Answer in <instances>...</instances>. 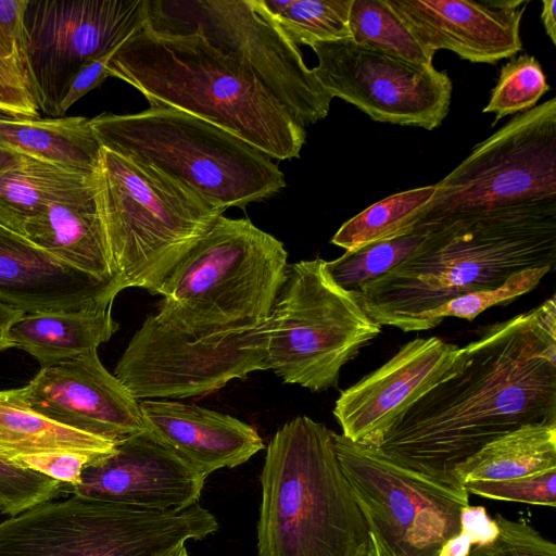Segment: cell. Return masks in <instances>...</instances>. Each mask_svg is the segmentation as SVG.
<instances>
[{"label":"cell","mask_w":556,"mask_h":556,"mask_svg":"<svg viewBox=\"0 0 556 556\" xmlns=\"http://www.w3.org/2000/svg\"><path fill=\"white\" fill-rule=\"evenodd\" d=\"M528 424H556V304L488 327L455 370L410 406L377 448L445 484L489 442Z\"/></svg>","instance_id":"1"},{"label":"cell","mask_w":556,"mask_h":556,"mask_svg":"<svg viewBox=\"0 0 556 556\" xmlns=\"http://www.w3.org/2000/svg\"><path fill=\"white\" fill-rule=\"evenodd\" d=\"M109 76L139 90L151 106L204 119L276 160L299 157L306 130L260 78L198 34L142 28L108 62Z\"/></svg>","instance_id":"2"},{"label":"cell","mask_w":556,"mask_h":556,"mask_svg":"<svg viewBox=\"0 0 556 556\" xmlns=\"http://www.w3.org/2000/svg\"><path fill=\"white\" fill-rule=\"evenodd\" d=\"M555 264L556 214L493 215L426 232L402 263L353 292L375 323L404 331L416 315L458 295Z\"/></svg>","instance_id":"3"},{"label":"cell","mask_w":556,"mask_h":556,"mask_svg":"<svg viewBox=\"0 0 556 556\" xmlns=\"http://www.w3.org/2000/svg\"><path fill=\"white\" fill-rule=\"evenodd\" d=\"M332 433L298 416L269 441L261 473L260 556L368 555L367 527Z\"/></svg>","instance_id":"4"},{"label":"cell","mask_w":556,"mask_h":556,"mask_svg":"<svg viewBox=\"0 0 556 556\" xmlns=\"http://www.w3.org/2000/svg\"><path fill=\"white\" fill-rule=\"evenodd\" d=\"M101 148L129 159L227 210L286 187L271 159L235 135L186 112L150 106L89 118Z\"/></svg>","instance_id":"5"},{"label":"cell","mask_w":556,"mask_h":556,"mask_svg":"<svg viewBox=\"0 0 556 556\" xmlns=\"http://www.w3.org/2000/svg\"><path fill=\"white\" fill-rule=\"evenodd\" d=\"M283 243L249 218L220 215L166 280L154 316L195 332L257 328L287 279Z\"/></svg>","instance_id":"6"},{"label":"cell","mask_w":556,"mask_h":556,"mask_svg":"<svg viewBox=\"0 0 556 556\" xmlns=\"http://www.w3.org/2000/svg\"><path fill=\"white\" fill-rule=\"evenodd\" d=\"M96 177L119 291L137 287L161 294L174 268L224 211L155 170L103 148Z\"/></svg>","instance_id":"7"},{"label":"cell","mask_w":556,"mask_h":556,"mask_svg":"<svg viewBox=\"0 0 556 556\" xmlns=\"http://www.w3.org/2000/svg\"><path fill=\"white\" fill-rule=\"evenodd\" d=\"M434 186L410 232L493 215L556 214V98L517 114Z\"/></svg>","instance_id":"8"},{"label":"cell","mask_w":556,"mask_h":556,"mask_svg":"<svg viewBox=\"0 0 556 556\" xmlns=\"http://www.w3.org/2000/svg\"><path fill=\"white\" fill-rule=\"evenodd\" d=\"M217 529L199 504L166 513L72 494L0 522V556H168Z\"/></svg>","instance_id":"9"},{"label":"cell","mask_w":556,"mask_h":556,"mask_svg":"<svg viewBox=\"0 0 556 556\" xmlns=\"http://www.w3.org/2000/svg\"><path fill=\"white\" fill-rule=\"evenodd\" d=\"M265 328L268 368L313 392L334 388L342 367L381 332L321 258L288 265Z\"/></svg>","instance_id":"10"},{"label":"cell","mask_w":556,"mask_h":556,"mask_svg":"<svg viewBox=\"0 0 556 556\" xmlns=\"http://www.w3.org/2000/svg\"><path fill=\"white\" fill-rule=\"evenodd\" d=\"M332 437L367 527V556H439L460 530V511L469 505L465 488L405 467L377 447Z\"/></svg>","instance_id":"11"},{"label":"cell","mask_w":556,"mask_h":556,"mask_svg":"<svg viewBox=\"0 0 556 556\" xmlns=\"http://www.w3.org/2000/svg\"><path fill=\"white\" fill-rule=\"evenodd\" d=\"M143 27L200 35L250 68L303 128L328 115L333 98L256 0H147Z\"/></svg>","instance_id":"12"},{"label":"cell","mask_w":556,"mask_h":556,"mask_svg":"<svg viewBox=\"0 0 556 556\" xmlns=\"http://www.w3.org/2000/svg\"><path fill=\"white\" fill-rule=\"evenodd\" d=\"M267 369L265 324L250 330L202 333L152 314L128 342L114 376L137 400L186 399Z\"/></svg>","instance_id":"13"},{"label":"cell","mask_w":556,"mask_h":556,"mask_svg":"<svg viewBox=\"0 0 556 556\" xmlns=\"http://www.w3.org/2000/svg\"><path fill=\"white\" fill-rule=\"evenodd\" d=\"M324 89L371 119L432 130L446 117L453 85L446 72L343 39L311 46Z\"/></svg>","instance_id":"14"},{"label":"cell","mask_w":556,"mask_h":556,"mask_svg":"<svg viewBox=\"0 0 556 556\" xmlns=\"http://www.w3.org/2000/svg\"><path fill=\"white\" fill-rule=\"evenodd\" d=\"M146 18L147 0H28L27 50L40 112L56 117L72 77L118 49Z\"/></svg>","instance_id":"15"},{"label":"cell","mask_w":556,"mask_h":556,"mask_svg":"<svg viewBox=\"0 0 556 556\" xmlns=\"http://www.w3.org/2000/svg\"><path fill=\"white\" fill-rule=\"evenodd\" d=\"M460 351L438 337L405 343L387 363L341 392L333 415L342 435L378 447L396 420L455 370Z\"/></svg>","instance_id":"16"},{"label":"cell","mask_w":556,"mask_h":556,"mask_svg":"<svg viewBox=\"0 0 556 556\" xmlns=\"http://www.w3.org/2000/svg\"><path fill=\"white\" fill-rule=\"evenodd\" d=\"M206 477L149 430L115 443L87 464L68 493L122 505L176 513L198 504Z\"/></svg>","instance_id":"17"},{"label":"cell","mask_w":556,"mask_h":556,"mask_svg":"<svg viewBox=\"0 0 556 556\" xmlns=\"http://www.w3.org/2000/svg\"><path fill=\"white\" fill-rule=\"evenodd\" d=\"M25 402L65 427L118 442L147 430L137 399L101 363L98 350L40 368Z\"/></svg>","instance_id":"18"},{"label":"cell","mask_w":556,"mask_h":556,"mask_svg":"<svg viewBox=\"0 0 556 556\" xmlns=\"http://www.w3.org/2000/svg\"><path fill=\"white\" fill-rule=\"evenodd\" d=\"M433 56L450 50L472 63L495 64L522 50L525 0H386Z\"/></svg>","instance_id":"19"},{"label":"cell","mask_w":556,"mask_h":556,"mask_svg":"<svg viewBox=\"0 0 556 556\" xmlns=\"http://www.w3.org/2000/svg\"><path fill=\"white\" fill-rule=\"evenodd\" d=\"M119 292L0 226V303L31 314L113 303Z\"/></svg>","instance_id":"20"},{"label":"cell","mask_w":556,"mask_h":556,"mask_svg":"<svg viewBox=\"0 0 556 556\" xmlns=\"http://www.w3.org/2000/svg\"><path fill=\"white\" fill-rule=\"evenodd\" d=\"M139 406L147 430L205 477L237 467L265 447L252 426L227 414L162 400Z\"/></svg>","instance_id":"21"},{"label":"cell","mask_w":556,"mask_h":556,"mask_svg":"<svg viewBox=\"0 0 556 556\" xmlns=\"http://www.w3.org/2000/svg\"><path fill=\"white\" fill-rule=\"evenodd\" d=\"M24 238L71 267L117 286L99 210L97 177L92 185L49 204L30 219Z\"/></svg>","instance_id":"22"},{"label":"cell","mask_w":556,"mask_h":556,"mask_svg":"<svg viewBox=\"0 0 556 556\" xmlns=\"http://www.w3.org/2000/svg\"><path fill=\"white\" fill-rule=\"evenodd\" d=\"M117 329L112 303H98L24 314L10 328L8 339L11 348L27 352L43 368L98 350Z\"/></svg>","instance_id":"23"},{"label":"cell","mask_w":556,"mask_h":556,"mask_svg":"<svg viewBox=\"0 0 556 556\" xmlns=\"http://www.w3.org/2000/svg\"><path fill=\"white\" fill-rule=\"evenodd\" d=\"M96 173L25 156L0 174V226L24 237L30 219L49 204L92 185Z\"/></svg>","instance_id":"24"},{"label":"cell","mask_w":556,"mask_h":556,"mask_svg":"<svg viewBox=\"0 0 556 556\" xmlns=\"http://www.w3.org/2000/svg\"><path fill=\"white\" fill-rule=\"evenodd\" d=\"M0 147L96 173L101 146L84 116L22 118L0 114Z\"/></svg>","instance_id":"25"},{"label":"cell","mask_w":556,"mask_h":556,"mask_svg":"<svg viewBox=\"0 0 556 556\" xmlns=\"http://www.w3.org/2000/svg\"><path fill=\"white\" fill-rule=\"evenodd\" d=\"M116 442L60 425L35 412L25 402L22 389L0 390V458L46 452H78L101 457Z\"/></svg>","instance_id":"26"},{"label":"cell","mask_w":556,"mask_h":556,"mask_svg":"<svg viewBox=\"0 0 556 556\" xmlns=\"http://www.w3.org/2000/svg\"><path fill=\"white\" fill-rule=\"evenodd\" d=\"M556 468V424L523 425L489 442L455 469L457 481H500Z\"/></svg>","instance_id":"27"},{"label":"cell","mask_w":556,"mask_h":556,"mask_svg":"<svg viewBox=\"0 0 556 556\" xmlns=\"http://www.w3.org/2000/svg\"><path fill=\"white\" fill-rule=\"evenodd\" d=\"M435 186H425L389 195L348 222L331 239V243L345 251L393 239L410 232V223L430 201Z\"/></svg>","instance_id":"28"},{"label":"cell","mask_w":556,"mask_h":556,"mask_svg":"<svg viewBox=\"0 0 556 556\" xmlns=\"http://www.w3.org/2000/svg\"><path fill=\"white\" fill-rule=\"evenodd\" d=\"M294 45L312 46L350 37L352 0H256Z\"/></svg>","instance_id":"29"},{"label":"cell","mask_w":556,"mask_h":556,"mask_svg":"<svg viewBox=\"0 0 556 556\" xmlns=\"http://www.w3.org/2000/svg\"><path fill=\"white\" fill-rule=\"evenodd\" d=\"M349 29L358 45L413 63L432 64L433 56L386 0H352Z\"/></svg>","instance_id":"30"},{"label":"cell","mask_w":556,"mask_h":556,"mask_svg":"<svg viewBox=\"0 0 556 556\" xmlns=\"http://www.w3.org/2000/svg\"><path fill=\"white\" fill-rule=\"evenodd\" d=\"M554 268L536 267L518 271L496 288L458 295L432 309L416 315L404 331H421L437 327L446 317L473 320L491 306L504 304L533 290Z\"/></svg>","instance_id":"31"},{"label":"cell","mask_w":556,"mask_h":556,"mask_svg":"<svg viewBox=\"0 0 556 556\" xmlns=\"http://www.w3.org/2000/svg\"><path fill=\"white\" fill-rule=\"evenodd\" d=\"M426 233L412 232L345 251L326 267L334 281L354 291L382 276L408 257L424 241Z\"/></svg>","instance_id":"32"},{"label":"cell","mask_w":556,"mask_h":556,"mask_svg":"<svg viewBox=\"0 0 556 556\" xmlns=\"http://www.w3.org/2000/svg\"><path fill=\"white\" fill-rule=\"evenodd\" d=\"M549 90L541 63L528 53L511 59L501 70L497 84L483 113L502 117L528 111Z\"/></svg>","instance_id":"33"},{"label":"cell","mask_w":556,"mask_h":556,"mask_svg":"<svg viewBox=\"0 0 556 556\" xmlns=\"http://www.w3.org/2000/svg\"><path fill=\"white\" fill-rule=\"evenodd\" d=\"M68 484L0 458V511L16 516L68 493Z\"/></svg>","instance_id":"34"},{"label":"cell","mask_w":556,"mask_h":556,"mask_svg":"<svg viewBox=\"0 0 556 556\" xmlns=\"http://www.w3.org/2000/svg\"><path fill=\"white\" fill-rule=\"evenodd\" d=\"M40 105L30 67L0 43V114L38 118Z\"/></svg>","instance_id":"35"},{"label":"cell","mask_w":556,"mask_h":556,"mask_svg":"<svg viewBox=\"0 0 556 556\" xmlns=\"http://www.w3.org/2000/svg\"><path fill=\"white\" fill-rule=\"evenodd\" d=\"M463 486L469 494L486 498L556 506V468L517 479L467 481Z\"/></svg>","instance_id":"36"},{"label":"cell","mask_w":556,"mask_h":556,"mask_svg":"<svg viewBox=\"0 0 556 556\" xmlns=\"http://www.w3.org/2000/svg\"><path fill=\"white\" fill-rule=\"evenodd\" d=\"M500 533L484 545H476L468 556H556V544L523 520L495 516Z\"/></svg>","instance_id":"37"},{"label":"cell","mask_w":556,"mask_h":556,"mask_svg":"<svg viewBox=\"0 0 556 556\" xmlns=\"http://www.w3.org/2000/svg\"><path fill=\"white\" fill-rule=\"evenodd\" d=\"M97 458L85 453L59 451L18 456L11 462L74 486L79 482L83 468Z\"/></svg>","instance_id":"38"},{"label":"cell","mask_w":556,"mask_h":556,"mask_svg":"<svg viewBox=\"0 0 556 556\" xmlns=\"http://www.w3.org/2000/svg\"><path fill=\"white\" fill-rule=\"evenodd\" d=\"M27 3L28 0H0V43L29 65L25 29Z\"/></svg>","instance_id":"39"},{"label":"cell","mask_w":556,"mask_h":556,"mask_svg":"<svg viewBox=\"0 0 556 556\" xmlns=\"http://www.w3.org/2000/svg\"><path fill=\"white\" fill-rule=\"evenodd\" d=\"M116 50L85 64L72 77L60 100L56 117H63L71 106L109 77L108 62Z\"/></svg>","instance_id":"40"},{"label":"cell","mask_w":556,"mask_h":556,"mask_svg":"<svg viewBox=\"0 0 556 556\" xmlns=\"http://www.w3.org/2000/svg\"><path fill=\"white\" fill-rule=\"evenodd\" d=\"M460 530L465 531L476 545L493 542L498 533V525L483 506L467 505L460 511Z\"/></svg>","instance_id":"41"},{"label":"cell","mask_w":556,"mask_h":556,"mask_svg":"<svg viewBox=\"0 0 556 556\" xmlns=\"http://www.w3.org/2000/svg\"><path fill=\"white\" fill-rule=\"evenodd\" d=\"M24 314L20 309L0 303V351L11 348L8 339L9 330Z\"/></svg>","instance_id":"42"},{"label":"cell","mask_w":556,"mask_h":556,"mask_svg":"<svg viewBox=\"0 0 556 556\" xmlns=\"http://www.w3.org/2000/svg\"><path fill=\"white\" fill-rule=\"evenodd\" d=\"M556 1L543 0L541 20L546 35L553 45H556Z\"/></svg>","instance_id":"43"},{"label":"cell","mask_w":556,"mask_h":556,"mask_svg":"<svg viewBox=\"0 0 556 556\" xmlns=\"http://www.w3.org/2000/svg\"><path fill=\"white\" fill-rule=\"evenodd\" d=\"M25 155L0 147V174L23 161Z\"/></svg>","instance_id":"44"},{"label":"cell","mask_w":556,"mask_h":556,"mask_svg":"<svg viewBox=\"0 0 556 556\" xmlns=\"http://www.w3.org/2000/svg\"><path fill=\"white\" fill-rule=\"evenodd\" d=\"M168 556H189V554L187 552L186 545H182L179 548H177L176 551H174L172 554H169Z\"/></svg>","instance_id":"45"}]
</instances>
